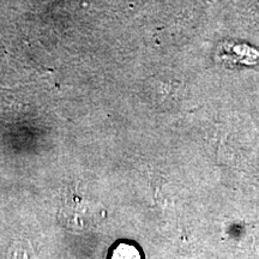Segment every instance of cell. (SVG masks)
<instances>
[{
    "instance_id": "cell-1",
    "label": "cell",
    "mask_w": 259,
    "mask_h": 259,
    "mask_svg": "<svg viewBox=\"0 0 259 259\" xmlns=\"http://www.w3.org/2000/svg\"><path fill=\"white\" fill-rule=\"evenodd\" d=\"M107 259H144V254L134 242L119 241L109 250Z\"/></svg>"
}]
</instances>
